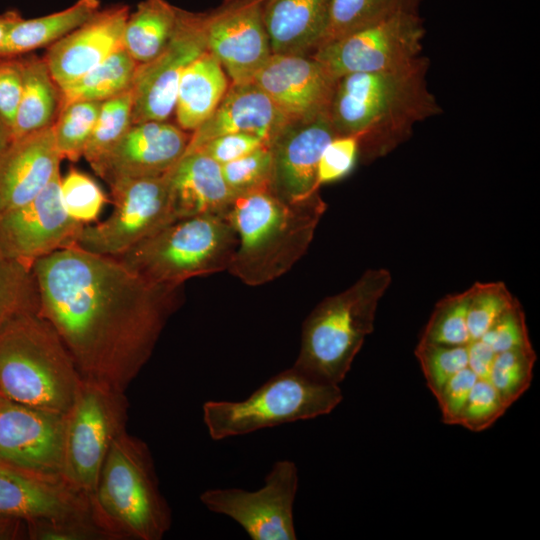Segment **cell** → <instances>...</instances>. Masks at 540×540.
Here are the masks:
<instances>
[{"label":"cell","mask_w":540,"mask_h":540,"mask_svg":"<svg viewBox=\"0 0 540 540\" xmlns=\"http://www.w3.org/2000/svg\"><path fill=\"white\" fill-rule=\"evenodd\" d=\"M39 314L84 378L125 392L149 361L179 288L151 284L117 259L77 246L37 260Z\"/></svg>","instance_id":"cell-1"},{"label":"cell","mask_w":540,"mask_h":540,"mask_svg":"<svg viewBox=\"0 0 540 540\" xmlns=\"http://www.w3.org/2000/svg\"><path fill=\"white\" fill-rule=\"evenodd\" d=\"M336 136L328 114L285 126L270 144L272 190L288 201L304 200L319 193V160Z\"/></svg>","instance_id":"cell-19"},{"label":"cell","mask_w":540,"mask_h":540,"mask_svg":"<svg viewBox=\"0 0 540 540\" xmlns=\"http://www.w3.org/2000/svg\"><path fill=\"white\" fill-rule=\"evenodd\" d=\"M60 173L28 203L0 215V252L29 269L42 257L74 246L84 224L66 212Z\"/></svg>","instance_id":"cell-14"},{"label":"cell","mask_w":540,"mask_h":540,"mask_svg":"<svg viewBox=\"0 0 540 540\" xmlns=\"http://www.w3.org/2000/svg\"><path fill=\"white\" fill-rule=\"evenodd\" d=\"M102 102L75 101L59 108L52 123L56 148L62 159L78 161L84 154Z\"/></svg>","instance_id":"cell-32"},{"label":"cell","mask_w":540,"mask_h":540,"mask_svg":"<svg viewBox=\"0 0 540 540\" xmlns=\"http://www.w3.org/2000/svg\"><path fill=\"white\" fill-rule=\"evenodd\" d=\"M89 515V498L63 478L42 476L0 463V516L26 523Z\"/></svg>","instance_id":"cell-21"},{"label":"cell","mask_w":540,"mask_h":540,"mask_svg":"<svg viewBox=\"0 0 540 540\" xmlns=\"http://www.w3.org/2000/svg\"><path fill=\"white\" fill-rule=\"evenodd\" d=\"M137 66L120 46L82 77L59 89V108L75 101L103 102L131 90Z\"/></svg>","instance_id":"cell-30"},{"label":"cell","mask_w":540,"mask_h":540,"mask_svg":"<svg viewBox=\"0 0 540 540\" xmlns=\"http://www.w3.org/2000/svg\"><path fill=\"white\" fill-rule=\"evenodd\" d=\"M291 123L253 81L232 84L214 112L193 132L185 152L225 134L247 133L269 145Z\"/></svg>","instance_id":"cell-23"},{"label":"cell","mask_w":540,"mask_h":540,"mask_svg":"<svg viewBox=\"0 0 540 540\" xmlns=\"http://www.w3.org/2000/svg\"><path fill=\"white\" fill-rule=\"evenodd\" d=\"M419 3L420 0H331L328 25L321 46L397 13L418 11Z\"/></svg>","instance_id":"cell-31"},{"label":"cell","mask_w":540,"mask_h":540,"mask_svg":"<svg viewBox=\"0 0 540 540\" xmlns=\"http://www.w3.org/2000/svg\"><path fill=\"white\" fill-rule=\"evenodd\" d=\"M205 12L179 8L175 31L165 48L138 64L132 93V124L167 121L174 113L178 84L185 68L207 51Z\"/></svg>","instance_id":"cell-13"},{"label":"cell","mask_w":540,"mask_h":540,"mask_svg":"<svg viewBox=\"0 0 540 540\" xmlns=\"http://www.w3.org/2000/svg\"><path fill=\"white\" fill-rule=\"evenodd\" d=\"M266 0H223L205 12L207 51L232 84L252 82L272 55L264 23Z\"/></svg>","instance_id":"cell-15"},{"label":"cell","mask_w":540,"mask_h":540,"mask_svg":"<svg viewBox=\"0 0 540 540\" xmlns=\"http://www.w3.org/2000/svg\"><path fill=\"white\" fill-rule=\"evenodd\" d=\"M359 159V143L354 136H336L324 148L318 164V182L332 183L351 173Z\"/></svg>","instance_id":"cell-40"},{"label":"cell","mask_w":540,"mask_h":540,"mask_svg":"<svg viewBox=\"0 0 540 540\" xmlns=\"http://www.w3.org/2000/svg\"><path fill=\"white\" fill-rule=\"evenodd\" d=\"M125 392L82 377L66 414L62 478L88 498L93 494L113 441L125 431Z\"/></svg>","instance_id":"cell-9"},{"label":"cell","mask_w":540,"mask_h":540,"mask_svg":"<svg viewBox=\"0 0 540 540\" xmlns=\"http://www.w3.org/2000/svg\"><path fill=\"white\" fill-rule=\"evenodd\" d=\"M237 242L228 216L197 215L171 222L114 258L151 284L179 288L227 270Z\"/></svg>","instance_id":"cell-7"},{"label":"cell","mask_w":540,"mask_h":540,"mask_svg":"<svg viewBox=\"0 0 540 540\" xmlns=\"http://www.w3.org/2000/svg\"><path fill=\"white\" fill-rule=\"evenodd\" d=\"M109 186L113 211L102 222L83 225L74 246L115 257L177 220L170 200L168 173L118 180Z\"/></svg>","instance_id":"cell-10"},{"label":"cell","mask_w":540,"mask_h":540,"mask_svg":"<svg viewBox=\"0 0 540 540\" xmlns=\"http://www.w3.org/2000/svg\"><path fill=\"white\" fill-rule=\"evenodd\" d=\"M52 125L13 139L0 156V215L40 194L60 173Z\"/></svg>","instance_id":"cell-22"},{"label":"cell","mask_w":540,"mask_h":540,"mask_svg":"<svg viewBox=\"0 0 540 540\" xmlns=\"http://www.w3.org/2000/svg\"><path fill=\"white\" fill-rule=\"evenodd\" d=\"M172 209L176 219L197 215L228 216L235 198L221 165L201 151L185 152L168 172Z\"/></svg>","instance_id":"cell-24"},{"label":"cell","mask_w":540,"mask_h":540,"mask_svg":"<svg viewBox=\"0 0 540 540\" xmlns=\"http://www.w3.org/2000/svg\"><path fill=\"white\" fill-rule=\"evenodd\" d=\"M82 376L61 338L38 310L0 328V395L34 408L67 414Z\"/></svg>","instance_id":"cell-4"},{"label":"cell","mask_w":540,"mask_h":540,"mask_svg":"<svg viewBox=\"0 0 540 540\" xmlns=\"http://www.w3.org/2000/svg\"><path fill=\"white\" fill-rule=\"evenodd\" d=\"M467 290L468 341L480 338L504 313L518 303L503 282H477Z\"/></svg>","instance_id":"cell-35"},{"label":"cell","mask_w":540,"mask_h":540,"mask_svg":"<svg viewBox=\"0 0 540 540\" xmlns=\"http://www.w3.org/2000/svg\"><path fill=\"white\" fill-rule=\"evenodd\" d=\"M326 208L320 193L288 201L268 187L236 196L228 218L238 242L227 271L249 286L281 277L306 253Z\"/></svg>","instance_id":"cell-3"},{"label":"cell","mask_w":540,"mask_h":540,"mask_svg":"<svg viewBox=\"0 0 540 540\" xmlns=\"http://www.w3.org/2000/svg\"><path fill=\"white\" fill-rule=\"evenodd\" d=\"M265 145L269 144L256 135L232 133L213 138L193 151L203 152L222 166Z\"/></svg>","instance_id":"cell-42"},{"label":"cell","mask_w":540,"mask_h":540,"mask_svg":"<svg viewBox=\"0 0 540 540\" xmlns=\"http://www.w3.org/2000/svg\"><path fill=\"white\" fill-rule=\"evenodd\" d=\"M12 130L10 126L0 118V156L12 142Z\"/></svg>","instance_id":"cell-44"},{"label":"cell","mask_w":540,"mask_h":540,"mask_svg":"<svg viewBox=\"0 0 540 540\" xmlns=\"http://www.w3.org/2000/svg\"><path fill=\"white\" fill-rule=\"evenodd\" d=\"M226 72L208 51L183 71L177 89L175 116L178 126L193 132L216 109L229 88Z\"/></svg>","instance_id":"cell-26"},{"label":"cell","mask_w":540,"mask_h":540,"mask_svg":"<svg viewBox=\"0 0 540 540\" xmlns=\"http://www.w3.org/2000/svg\"><path fill=\"white\" fill-rule=\"evenodd\" d=\"M65 419L0 395V463L62 478Z\"/></svg>","instance_id":"cell-16"},{"label":"cell","mask_w":540,"mask_h":540,"mask_svg":"<svg viewBox=\"0 0 540 540\" xmlns=\"http://www.w3.org/2000/svg\"><path fill=\"white\" fill-rule=\"evenodd\" d=\"M30 540H110L91 515L26 522Z\"/></svg>","instance_id":"cell-39"},{"label":"cell","mask_w":540,"mask_h":540,"mask_svg":"<svg viewBox=\"0 0 540 540\" xmlns=\"http://www.w3.org/2000/svg\"><path fill=\"white\" fill-rule=\"evenodd\" d=\"M39 300L32 269L0 252V328L14 315L38 310Z\"/></svg>","instance_id":"cell-34"},{"label":"cell","mask_w":540,"mask_h":540,"mask_svg":"<svg viewBox=\"0 0 540 540\" xmlns=\"http://www.w3.org/2000/svg\"><path fill=\"white\" fill-rule=\"evenodd\" d=\"M391 280L388 270L369 269L350 287L318 303L302 324L293 367L313 381L339 385L374 329L379 301Z\"/></svg>","instance_id":"cell-6"},{"label":"cell","mask_w":540,"mask_h":540,"mask_svg":"<svg viewBox=\"0 0 540 540\" xmlns=\"http://www.w3.org/2000/svg\"><path fill=\"white\" fill-rule=\"evenodd\" d=\"M342 399L339 385L313 381L292 366L243 400L204 402L202 418L211 439L220 441L327 415Z\"/></svg>","instance_id":"cell-8"},{"label":"cell","mask_w":540,"mask_h":540,"mask_svg":"<svg viewBox=\"0 0 540 540\" xmlns=\"http://www.w3.org/2000/svg\"><path fill=\"white\" fill-rule=\"evenodd\" d=\"M424 35L418 11H404L327 43L311 56L336 79L351 73L394 70L422 56Z\"/></svg>","instance_id":"cell-12"},{"label":"cell","mask_w":540,"mask_h":540,"mask_svg":"<svg viewBox=\"0 0 540 540\" xmlns=\"http://www.w3.org/2000/svg\"><path fill=\"white\" fill-rule=\"evenodd\" d=\"M179 8L167 0H143L126 20L122 46L138 63L156 57L170 41Z\"/></svg>","instance_id":"cell-29"},{"label":"cell","mask_w":540,"mask_h":540,"mask_svg":"<svg viewBox=\"0 0 540 540\" xmlns=\"http://www.w3.org/2000/svg\"><path fill=\"white\" fill-rule=\"evenodd\" d=\"M99 0H77L61 11L31 19L20 18L8 31L0 56H19L57 42L93 17Z\"/></svg>","instance_id":"cell-27"},{"label":"cell","mask_w":540,"mask_h":540,"mask_svg":"<svg viewBox=\"0 0 540 540\" xmlns=\"http://www.w3.org/2000/svg\"><path fill=\"white\" fill-rule=\"evenodd\" d=\"M299 485L296 463L276 461L264 485L248 491L241 488H211L200 502L211 512L238 523L252 540H296L294 503Z\"/></svg>","instance_id":"cell-11"},{"label":"cell","mask_w":540,"mask_h":540,"mask_svg":"<svg viewBox=\"0 0 540 540\" xmlns=\"http://www.w3.org/2000/svg\"><path fill=\"white\" fill-rule=\"evenodd\" d=\"M190 134L167 121L134 123L93 167L108 185L167 174L184 155Z\"/></svg>","instance_id":"cell-18"},{"label":"cell","mask_w":540,"mask_h":540,"mask_svg":"<svg viewBox=\"0 0 540 540\" xmlns=\"http://www.w3.org/2000/svg\"><path fill=\"white\" fill-rule=\"evenodd\" d=\"M21 14L17 10H8L0 14V46L2 45L9 29L20 19Z\"/></svg>","instance_id":"cell-43"},{"label":"cell","mask_w":540,"mask_h":540,"mask_svg":"<svg viewBox=\"0 0 540 540\" xmlns=\"http://www.w3.org/2000/svg\"><path fill=\"white\" fill-rule=\"evenodd\" d=\"M21 60L23 86L11 129L13 139L52 125L60 106V90L45 59L30 55Z\"/></svg>","instance_id":"cell-28"},{"label":"cell","mask_w":540,"mask_h":540,"mask_svg":"<svg viewBox=\"0 0 540 540\" xmlns=\"http://www.w3.org/2000/svg\"><path fill=\"white\" fill-rule=\"evenodd\" d=\"M60 195L67 214L84 225L95 223L107 202L98 183L75 168L61 177Z\"/></svg>","instance_id":"cell-37"},{"label":"cell","mask_w":540,"mask_h":540,"mask_svg":"<svg viewBox=\"0 0 540 540\" xmlns=\"http://www.w3.org/2000/svg\"><path fill=\"white\" fill-rule=\"evenodd\" d=\"M468 290L442 298L424 329L421 341L458 346L468 342L467 306Z\"/></svg>","instance_id":"cell-36"},{"label":"cell","mask_w":540,"mask_h":540,"mask_svg":"<svg viewBox=\"0 0 540 540\" xmlns=\"http://www.w3.org/2000/svg\"><path fill=\"white\" fill-rule=\"evenodd\" d=\"M337 80L311 55L274 53L253 78L290 122L328 114Z\"/></svg>","instance_id":"cell-17"},{"label":"cell","mask_w":540,"mask_h":540,"mask_svg":"<svg viewBox=\"0 0 540 540\" xmlns=\"http://www.w3.org/2000/svg\"><path fill=\"white\" fill-rule=\"evenodd\" d=\"M132 125L131 90L103 101L83 157L93 167Z\"/></svg>","instance_id":"cell-33"},{"label":"cell","mask_w":540,"mask_h":540,"mask_svg":"<svg viewBox=\"0 0 540 540\" xmlns=\"http://www.w3.org/2000/svg\"><path fill=\"white\" fill-rule=\"evenodd\" d=\"M429 61L338 78L328 116L339 136H354L359 158L386 156L407 141L416 124L441 113L428 87Z\"/></svg>","instance_id":"cell-2"},{"label":"cell","mask_w":540,"mask_h":540,"mask_svg":"<svg viewBox=\"0 0 540 540\" xmlns=\"http://www.w3.org/2000/svg\"><path fill=\"white\" fill-rule=\"evenodd\" d=\"M331 0H266L263 17L274 54L312 55L322 44Z\"/></svg>","instance_id":"cell-25"},{"label":"cell","mask_w":540,"mask_h":540,"mask_svg":"<svg viewBox=\"0 0 540 540\" xmlns=\"http://www.w3.org/2000/svg\"><path fill=\"white\" fill-rule=\"evenodd\" d=\"M23 86L19 56H0V118L12 129Z\"/></svg>","instance_id":"cell-41"},{"label":"cell","mask_w":540,"mask_h":540,"mask_svg":"<svg viewBox=\"0 0 540 540\" xmlns=\"http://www.w3.org/2000/svg\"><path fill=\"white\" fill-rule=\"evenodd\" d=\"M89 503L110 540H161L172 525L151 451L126 430L113 441Z\"/></svg>","instance_id":"cell-5"},{"label":"cell","mask_w":540,"mask_h":540,"mask_svg":"<svg viewBox=\"0 0 540 540\" xmlns=\"http://www.w3.org/2000/svg\"><path fill=\"white\" fill-rule=\"evenodd\" d=\"M223 177L234 194L243 195L271 187L273 156L270 145L221 166Z\"/></svg>","instance_id":"cell-38"},{"label":"cell","mask_w":540,"mask_h":540,"mask_svg":"<svg viewBox=\"0 0 540 540\" xmlns=\"http://www.w3.org/2000/svg\"><path fill=\"white\" fill-rule=\"evenodd\" d=\"M129 13V7L124 4L100 9L48 47L44 59L59 89L82 77L122 46Z\"/></svg>","instance_id":"cell-20"}]
</instances>
